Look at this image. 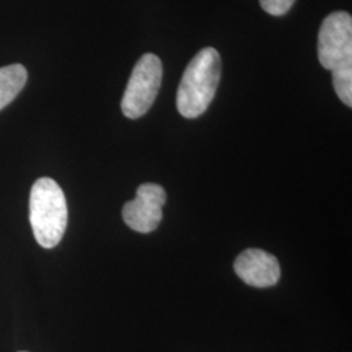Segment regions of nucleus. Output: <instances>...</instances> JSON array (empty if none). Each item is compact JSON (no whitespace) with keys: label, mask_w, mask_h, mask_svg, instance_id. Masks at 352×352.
<instances>
[{"label":"nucleus","mask_w":352,"mask_h":352,"mask_svg":"<svg viewBox=\"0 0 352 352\" xmlns=\"http://www.w3.org/2000/svg\"><path fill=\"white\" fill-rule=\"evenodd\" d=\"M295 0H260V4L265 12L273 16H282L289 12Z\"/></svg>","instance_id":"nucleus-8"},{"label":"nucleus","mask_w":352,"mask_h":352,"mask_svg":"<svg viewBox=\"0 0 352 352\" xmlns=\"http://www.w3.org/2000/svg\"><path fill=\"white\" fill-rule=\"evenodd\" d=\"M164 202V187L153 183L140 186L136 199L126 202L123 208V219L126 226L141 234L153 232L162 221Z\"/></svg>","instance_id":"nucleus-5"},{"label":"nucleus","mask_w":352,"mask_h":352,"mask_svg":"<svg viewBox=\"0 0 352 352\" xmlns=\"http://www.w3.org/2000/svg\"><path fill=\"white\" fill-rule=\"evenodd\" d=\"M162 81V63L154 54L140 58L129 77L123 100L122 111L129 119H139L149 111L155 101Z\"/></svg>","instance_id":"nucleus-4"},{"label":"nucleus","mask_w":352,"mask_h":352,"mask_svg":"<svg viewBox=\"0 0 352 352\" xmlns=\"http://www.w3.org/2000/svg\"><path fill=\"white\" fill-rule=\"evenodd\" d=\"M30 225L38 244L43 248L56 247L63 238L68 209L63 189L50 177H41L33 184L29 201Z\"/></svg>","instance_id":"nucleus-2"},{"label":"nucleus","mask_w":352,"mask_h":352,"mask_svg":"<svg viewBox=\"0 0 352 352\" xmlns=\"http://www.w3.org/2000/svg\"><path fill=\"white\" fill-rule=\"evenodd\" d=\"M26 80L28 72L21 64L0 68V111L19 96L25 87Z\"/></svg>","instance_id":"nucleus-7"},{"label":"nucleus","mask_w":352,"mask_h":352,"mask_svg":"<svg viewBox=\"0 0 352 352\" xmlns=\"http://www.w3.org/2000/svg\"><path fill=\"white\" fill-rule=\"evenodd\" d=\"M221 56L213 47L202 49L189 62L176 96L177 111L187 119L205 113L213 101L221 80Z\"/></svg>","instance_id":"nucleus-1"},{"label":"nucleus","mask_w":352,"mask_h":352,"mask_svg":"<svg viewBox=\"0 0 352 352\" xmlns=\"http://www.w3.org/2000/svg\"><path fill=\"white\" fill-rule=\"evenodd\" d=\"M234 269L247 285L266 289L277 285L280 278V266L277 257L263 250L241 252L235 260Z\"/></svg>","instance_id":"nucleus-6"},{"label":"nucleus","mask_w":352,"mask_h":352,"mask_svg":"<svg viewBox=\"0 0 352 352\" xmlns=\"http://www.w3.org/2000/svg\"><path fill=\"white\" fill-rule=\"evenodd\" d=\"M318 60L331 75L352 74V17L334 12L324 20L318 32Z\"/></svg>","instance_id":"nucleus-3"}]
</instances>
